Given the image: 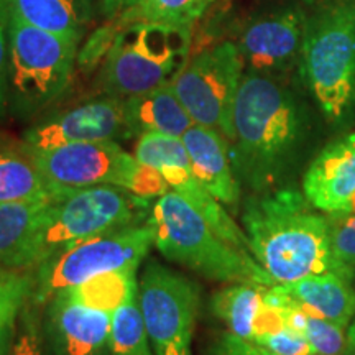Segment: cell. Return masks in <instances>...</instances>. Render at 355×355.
<instances>
[{"instance_id":"18","label":"cell","mask_w":355,"mask_h":355,"mask_svg":"<svg viewBox=\"0 0 355 355\" xmlns=\"http://www.w3.org/2000/svg\"><path fill=\"white\" fill-rule=\"evenodd\" d=\"M125 122L132 137L144 133H165L183 137L194 125L183 102L176 96L173 84H166L145 94L123 99Z\"/></svg>"},{"instance_id":"12","label":"cell","mask_w":355,"mask_h":355,"mask_svg":"<svg viewBox=\"0 0 355 355\" xmlns=\"http://www.w3.org/2000/svg\"><path fill=\"white\" fill-rule=\"evenodd\" d=\"M308 15L300 6H285L257 13L243 21L234 43L245 73L278 78L301 63Z\"/></svg>"},{"instance_id":"38","label":"cell","mask_w":355,"mask_h":355,"mask_svg":"<svg viewBox=\"0 0 355 355\" xmlns=\"http://www.w3.org/2000/svg\"><path fill=\"white\" fill-rule=\"evenodd\" d=\"M345 350H355V322L347 337V347H345Z\"/></svg>"},{"instance_id":"30","label":"cell","mask_w":355,"mask_h":355,"mask_svg":"<svg viewBox=\"0 0 355 355\" xmlns=\"http://www.w3.org/2000/svg\"><path fill=\"white\" fill-rule=\"evenodd\" d=\"M334 257L349 273H355V212L327 216Z\"/></svg>"},{"instance_id":"11","label":"cell","mask_w":355,"mask_h":355,"mask_svg":"<svg viewBox=\"0 0 355 355\" xmlns=\"http://www.w3.org/2000/svg\"><path fill=\"white\" fill-rule=\"evenodd\" d=\"M139 304L155 355H191L201 291L193 279L150 261L139 285Z\"/></svg>"},{"instance_id":"23","label":"cell","mask_w":355,"mask_h":355,"mask_svg":"<svg viewBox=\"0 0 355 355\" xmlns=\"http://www.w3.org/2000/svg\"><path fill=\"white\" fill-rule=\"evenodd\" d=\"M137 268L139 266L101 273L87 282L68 288L63 293L87 308L114 314L132 295L139 291Z\"/></svg>"},{"instance_id":"6","label":"cell","mask_w":355,"mask_h":355,"mask_svg":"<svg viewBox=\"0 0 355 355\" xmlns=\"http://www.w3.org/2000/svg\"><path fill=\"white\" fill-rule=\"evenodd\" d=\"M8 112L33 117L64 94L81 44L26 24L8 12Z\"/></svg>"},{"instance_id":"10","label":"cell","mask_w":355,"mask_h":355,"mask_svg":"<svg viewBox=\"0 0 355 355\" xmlns=\"http://www.w3.org/2000/svg\"><path fill=\"white\" fill-rule=\"evenodd\" d=\"M245 66L234 40H222L193 50L188 63L173 81L194 123L216 128L232 140V112Z\"/></svg>"},{"instance_id":"16","label":"cell","mask_w":355,"mask_h":355,"mask_svg":"<svg viewBox=\"0 0 355 355\" xmlns=\"http://www.w3.org/2000/svg\"><path fill=\"white\" fill-rule=\"evenodd\" d=\"M191 168L201 184L225 206L237 209L241 202V183L232 168L229 140L216 128L194 123L184 133Z\"/></svg>"},{"instance_id":"39","label":"cell","mask_w":355,"mask_h":355,"mask_svg":"<svg viewBox=\"0 0 355 355\" xmlns=\"http://www.w3.org/2000/svg\"><path fill=\"white\" fill-rule=\"evenodd\" d=\"M8 272H12V270H8V268H3V266H0V278H2V277H6V275H7Z\"/></svg>"},{"instance_id":"20","label":"cell","mask_w":355,"mask_h":355,"mask_svg":"<svg viewBox=\"0 0 355 355\" xmlns=\"http://www.w3.org/2000/svg\"><path fill=\"white\" fill-rule=\"evenodd\" d=\"M166 180L171 191L184 198L201 214L214 232L239 250L250 254L247 234L235 224V220L222 207V204L201 184L194 175L191 163L163 166L158 170ZM252 255V254H250Z\"/></svg>"},{"instance_id":"21","label":"cell","mask_w":355,"mask_h":355,"mask_svg":"<svg viewBox=\"0 0 355 355\" xmlns=\"http://www.w3.org/2000/svg\"><path fill=\"white\" fill-rule=\"evenodd\" d=\"M55 193L24 144L0 146V202L44 201Z\"/></svg>"},{"instance_id":"26","label":"cell","mask_w":355,"mask_h":355,"mask_svg":"<svg viewBox=\"0 0 355 355\" xmlns=\"http://www.w3.org/2000/svg\"><path fill=\"white\" fill-rule=\"evenodd\" d=\"M109 352L110 355H153L139 304V291L112 314Z\"/></svg>"},{"instance_id":"40","label":"cell","mask_w":355,"mask_h":355,"mask_svg":"<svg viewBox=\"0 0 355 355\" xmlns=\"http://www.w3.org/2000/svg\"><path fill=\"white\" fill-rule=\"evenodd\" d=\"M308 2H309V0H308Z\"/></svg>"},{"instance_id":"15","label":"cell","mask_w":355,"mask_h":355,"mask_svg":"<svg viewBox=\"0 0 355 355\" xmlns=\"http://www.w3.org/2000/svg\"><path fill=\"white\" fill-rule=\"evenodd\" d=\"M303 194L326 214L355 212V133L332 141L313 159Z\"/></svg>"},{"instance_id":"13","label":"cell","mask_w":355,"mask_h":355,"mask_svg":"<svg viewBox=\"0 0 355 355\" xmlns=\"http://www.w3.org/2000/svg\"><path fill=\"white\" fill-rule=\"evenodd\" d=\"M123 99L102 96L56 112L33 123L24 133V144L33 150H50L86 141L128 139Z\"/></svg>"},{"instance_id":"29","label":"cell","mask_w":355,"mask_h":355,"mask_svg":"<svg viewBox=\"0 0 355 355\" xmlns=\"http://www.w3.org/2000/svg\"><path fill=\"white\" fill-rule=\"evenodd\" d=\"M35 275L12 270L0 278V334L15 326L17 316L32 300Z\"/></svg>"},{"instance_id":"31","label":"cell","mask_w":355,"mask_h":355,"mask_svg":"<svg viewBox=\"0 0 355 355\" xmlns=\"http://www.w3.org/2000/svg\"><path fill=\"white\" fill-rule=\"evenodd\" d=\"M254 343L275 355H316L309 340L301 332L291 329L288 324L275 334L260 337Z\"/></svg>"},{"instance_id":"7","label":"cell","mask_w":355,"mask_h":355,"mask_svg":"<svg viewBox=\"0 0 355 355\" xmlns=\"http://www.w3.org/2000/svg\"><path fill=\"white\" fill-rule=\"evenodd\" d=\"M301 66L322 114L343 119L355 99V0H327L308 15Z\"/></svg>"},{"instance_id":"24","label":"cell","mask_w":355,"mask_h":355,"mask_svg":"<svg viewBox=\"0 0 355 355\" xmlns=\"http://www.w3.org/2000/svg\"><path fill=\"white\" fill-rule=\"evenodd\" d=\"M265 288L248 283H232L212 296V313L227 326L229 332L250 340L254 319L263 304Z\"/></svg>"},{"instance_id":"4","label":"cell","mask_w":355,"mask_h":355,"mask_svg":"<svg viewBox=\"0 0 355 355\" xmlns=\"http://www.w3.org/2000/svg\"><path fill=\"white\" fill-rule=\"evenodd\" d=\"M141 199L117 186L68 188L53 194L21 260V272L38 268L61 252L96 235L137 225Z\"/></svg>"},{"instance_id":"2","label":"cell","mask_w":355,"mask_h":355,"mask_svg":"<svg viewBox=\"0 0 355 355\" xmlns=\"http://www.w3.org/2000/svg\"><path fill=\"white\" fill-rule=\"evenodd\" d=\"M232 127L229 146L237 176L261 191L290 163L303 117L296 97L278 78L245 73L235 97Z\"/></svg>"},{"instance_id":"17","label":"cell","mask_w":355,"mask_h":355,"mask_svg":"<svg viewBox=\"0 0 355 355\" xmlns=\"http://www.w3.org/2000/svg\"><path fill=\"white\" fill-rule=\"evenodd\" d=\"M8 12L26 24L81 44L99 13L97 0H6Z\"/></svg>"},{"instance_id":"37","label":"cell","mask_w":355,"mask_h":355,"mask_svg":"<svg viewBox=\"0 0 355 355\" xmlns=\"http://www.w3.org/2000/svg\"><path fill=\"white\" fill-rule=\"evenodd\" d=\"M13 337H15V326L8 327L7 331L0 334V355H8L10 352Z\"/></svg>"},{"instance_id":"3","label":"cell","mask_w":355,"mask_h":355,"mask_svg":"<svg viewBox=\"0 0 355 355\" xmlns=\"http://www.w3.org/2000/svg\"><path fill=\"white\" fill-rule=\"evenodd\" d=\"M148 224L153 229L155 247L175 263L216 282L277 285L254 257L220 239L207 220L175 191H168L157 199Z\"/></svg>"},{"instance_id":"9","label":"cell","mask_w":355,"mask_h":355,"mask_svg":"<svg viewBox=\"0 0 355 355\" xmlns=\"http://www.w3.org/2000/svg\"><path fill=\"white\" fill-rule=\"evenodd\" d=\"M153 243L155 235L150 224L110 230L79 242L35 268V290L30 303L42 306L60 291L97 275L139 266Z\"/></svg>"},{"instance_id":"14","label":"cell","mask_w":355,"mask_h":355,"mask_svg":"<svg viewBox=\"0 0 355 355\" xmlns=\"http://www.w3.org/2000/svg\"><path fill=\"white\" fill-rule=\"evenodd\" d=\"M110 324L112 314L87 308L61 291L48 304L44 331L55 355H104Z\"/></svg>"},{"instance_id":"32","label":"cell","mask_w":355,"mask_h":355,"mask_svg":"<svg viewBox=\"0 0 355 355\" xmlns=\"http://www.w3.org/2000/svg\"><path fill=\"white\" fill-rule=\"evenodd\" d=\"M107 26H101L87 37V42L78 53V66L84 69L96 68L101 61H104L110 46H112L115 33H117L119 25L114 20H109Z\"/></svg>"},{"instance_id":"34","label":"cell","mask_w":355,"mask_h":355,"mask_svg":"<svg viewBox=\"0 0 355 355\" xmlns=\"http://www.w3.org/2000/svg\"><path fill=\"white\" fill-rule=\"evenodd\" d=\"M204 355H275L261 347L254 340L242 339V337L225 332L207 347Z\"/></svg>"},{"instance_id":"27","label":"cell","mask_w":355,"mask_h":355,"mask_svg":"<svg viewBox=\"0 0 355 355\" xmlns=\"http://www.w3.org/2000/svg\"><path fill=\"white\" fill-rule=\"evenodd\" d=\"M295 329L309 340L316 355H343L347 347L345 329L306 309L304 306L296 313Z\"/></svg>"},{"instance_id":"35","label":"cell","mask_w":355,"mask_h":355,"mask_svg":"<svg viewBox=\"0 0 355 355\" xmlns=\"http://www.w3.org/2000/svg\"><path fill=\"white\" fill-rule=\"evenodd\" d=\"M8 8L6 0H0V121L7 117V50H8Z\"/></svg>"},{"instance_id":"1","label":"cell","mask_w":355,"mask_h":355,"mask_svg":"<svg viewBox=\"0 0 355 355\" xmlns=\"http://www.w3.org/2000/svg\"><path fill=\"white\" fill-rule=\"evenodd\" d=\"M313 207L295 189L265 191L243 206L250 254L277 285L321 273L354 278L332 252L327 216Z\"/></svg>"},{"instance_id":"19","label":"cell","mask_w":355,"mask_h":355,"mask_svg":"<svg viewBox=\"0 0 355 355\" xmlns=\"http://www.w3.org/2000/svg\"><path fill=\"white\" fill-rule=\"evenodd\" d=\"M293 301L343 329L355 318V291L350 279L339 273H321L277 285Z\"/></svg>"},{"instance_id":"22","label":"cell","mask_w":355,"mask_h":355,"mask_svg":"<svg viewBox=\"0 0 355 355\" xmlns=\"http://www.w3.org/2000/svg\"><path fill=\"white\" fill-rule=\"evenodd\" d=\"M48 201L50 199L35 202H0V266L20 270L21 260Z\"/></svg>"},{"instance_id":"25","label":"cell","mask_w":355,"mask_h":355,"mask_svg":"<svg viewBox=\"0 0 355 355\" xmlns=\"http://www.w3.org/2000/svg\"><path fill=\"white\" fill-rule=\"evenodd\" d=\"M214 3L216 0H141L114 21L119 25L132 21H158L194 26Z\"/></svg>"},{"instance_id":"28","label":"cell","mask_w":355,"mask_h":355,"mask_svg":"<svg viewBox=\"0 0 355 355\" xmlns=\"http://www.w3.org/2000/svg\"><path fill=\"white\" fill-rule=\"evenodd\" d=\"M133 157L144 165L152 168L181 165L191 163L188 150L181 137L165 135V133H144L137 140Z\"/></svg>"},{"instance_id":"5","label":"cell","mask_w":355,"mask_h":355,"mask_svg":"<svg viewBox=\"0 0 355 355\" xmlns=\"http://www.w3.org/2000/svg\"><path fill=\"white\" fill-rule=\"evenodd\" d=\"M193 43V26L158 21L119 25L101 64L102 94L127 99L171 84L188 63Z\"/></svg>"},{"instance_id":"8","label":"cell","mask_w":355,"mask_h":355,"mask_svg":"<svg viewBox=\"0 0 355 355\" xmlns=\"http://www.w3.org/2000/svg\"><path fill=\"white\" fill-rule=\"evenodd\" d=\"M28 152L56 191L107 184L146 201L171 191L157 168L140 163L119 141H86L50 150L28 148Z\"/></svg>"},{"instance_id":"36","label":"cell","mask_w":355,"mask_h":355,"mask_svg":"<svg viewBox=\"0 0 355 355\" xmlns=\"http://www.w3.org/2000/svg\"><path fill=\"white\" fill-rule=\"evenodd\" d=\"M140 2L141 0H97V6H99V15L107 20H115Z\"/></svg>"},{"instance_id":"33","label":"cell","mask_w":355,"mask_h":355,"mask_svg":"<svg viewBox=\"0 0 355 355\" xmlns=\"http://www.w3.org/2000/svg\"><path fill=\"white\" fill-rule=\"evenodd\" d=\"M8 355H44L37 314L33 309H26L21 314L20 331L13 337Z\"/></svg>"}]
</instances>
